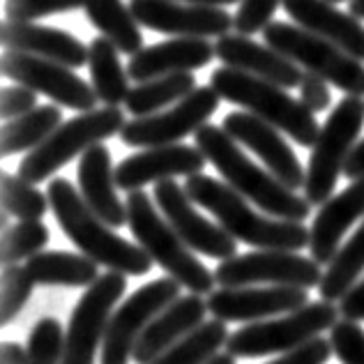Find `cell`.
Listing matches in <instances>:
<instances>
[{"label": "cell", "instance_id": "1", "mask_svg": "<svg viewBox=\"0 0 364 364\" xmlns=\"http://www.w3.org/2000/svg\"><path fill=\"white\" fill-rule=\"evenodd\" d=\"M55 222L63 233L79 247V252L92 258L97 265H104L111 272L143 277L152 270V258L141 245H134L120 237L113 226L97 217L85 203L81 191L70 180L55 178L46 189Z\"/></svg>", "mask_w": 364, "mask_h": 364}, {"label": "cell", "instance_id": "2", "mask_svg": "<svg viewBox=\"0 0 364 364\" xmlns=\"http://www.w3.org/2000/svg\"><path fill=\"white\" fill-rule=\"evenodd\" d=\"M194 141L205 159L222 173L226 185H231L240 196L256 203L265 215L286 219V222H304L311 215L309 200L295 194L267 168L254 164L237 148V141L224 132V127L208 122L194 134Z\"/></svg>", "mask_w": 364, "mask_h": 364}, {"label": "cell", "instance_id": "3", "mask_svg": "<svg viewBox=\"0 0 364 364\" xmlns=\"http://www.w3.org/2000/svg\"><path fill=\"white\" fill-rule=\"evenodd\" d=\"M187 196L217 217L224 231L245 245L258 249H282V252H302L311 242V228L302 222L263 217L249 208L247 198L231 185H224L210 176H191L185 182Z\"/></svg>", "mask_w": 364, "mask_h": 364}, {"label": "cell", "instance_id": "4", "mask_svg": "<svg viewBox=\"0 0 364 364\" xmlns=\"http://www.w3.org/2000/svg\"><path fill=\"white\" fill-rule=\"evenodd\" d=\"M210 85L219 97L237 104L245 111L254 113L256 118L289 134L302 148H314L318 141L321 127L316 122V116L300 100H293L282 85L263 81L240 70H231V67L215 70L210 76Z\"/></svg>", "mask_w": 364, "mask_h": 364}, {"label": "cell", "instance_id": "5", "mask_svg": "<svg viewBox=\"0 0 364 364\" xmlns=\"http://www.w3.org/2000/svg\"><path fill=\"white\" fill-rule=\"evenodd\" d=\"M124 205H127V226L132 228L134 240L146 249L148 256L161 270L168 277H173L189 293H213V286L217 284L215 272H210L198 261L187 242L176 233V228L166 222V217L157 213L146 191H129Z\"/></svg>", "mask_w": 364, "mask_h": 364}, {"label": "cell", "instance_id": "6", "mask_svg": "<svg viewBox=\"0 0 364 364\" xmlns=\"http://www.w3.org/2000/svg\"><path fill=\"white\" fill-rule=\"evenodd\" d=\"M124 124L127 122H124L120 107H104L79 113L76 118L63 122L42 146L28 152L18 164V176L37 185V182L51 178L65 164H70L74 157L83 155L85 150L120 134Z\"/></svg>", "mask_w": 364, "mask_h": 364}, {"label": "cell", "instance_id": "7", "mask_svg": "<svg viewBox=\"0 0 364 364\" xmlns=\"http://www.w3.org/2000/svg\"><path fill=\"white\" fill-rule=\"evenodd\" d=\"M364 127V102L362 97H343L321 127L318 141L311 148L309 166L304 180V198L311 205H323L330 200L343 173V166L355 150Z\"/></svg>", "mask_w": 364, "mask_h": 364}, {"label": "cell", "instance_id": "8", "mask_svg": "<svg viewBox=\"0 0 364 364\" xmlns=\"http://www.w3.org/2000/svg\"><path fill=\"white\" fill-rule=\"evenodd\" d=\"M339 309L332 302H309L298 311L272 321H256L235 330L226 341V353L233 358H263L272 353H291L316 339L323 330H332L339 321Z\"/></svg>", "mask_w": 364, "mask_h": 364}, {"label": "cell", "instance_id": "9", "mask_svg": "<svg viewBox=\"0 0 364 364\" xmlns=\"http://www.w3.org/2000/svg\"><path fill=\"white\" fill-rule=\"evenodd\" d=\"M263 37L267 46H272L295 65L304 67L309 74L321 76L323 81L337 85L339 90L353 97H364V65L332 42L304 28L282 21L267 26Z\"/></svg>", "mask_w": 364, "mask_h": 364}, {"label": "cell", "instance_id": "10", "mask_svg": "<svg viewBox=\"0 0 364 364\" xmlns=\"http://www.w3.org/2000/svg\"><path fill=\"white\" fill-rule=\"evenodd\" d=\"M127 279L120 272H107L85 289L81 300L76 302L65 330L63 364H95L97 350L104 346L111 314L120 302Z\"/></svg>", "mask_w": 364, "mask_h": 364}, {"label": "cell", "instance_id": "11", "mask_svg": "<svg viewBox=\"0 0 364 364\" xmlns=\"http://www.w3.org/2000/svg\"><path fill=\"white\" fill-rule=\"evenodd\" d=\"M180 289L182 286L173 277H161L129 295L111 314L104 346L100 350V364H129L141 334L155 321V316L180 298Z\"/></svg>", "mask_w": 364, "mask_h": 364}, {"label": "cell", "instance_id": "12", "mask_svg": "<svg viewBox=\"0 0 364 364\" xmlns=\"http://www.w3.org/2000/svg\"><path fill=\"white\" fill-rule=\"evenodd\" d=\"M321 263L298 252H282V249H261V252L233 256L215 267V282L224 289L267 284L300 286L309 291L321 286Z\"/></svg>", "mask_w": 364, "mask_h": 364}, {"label": "cell", "instance_id": "13", "mask_svg": "<svg viewBox=\"0 0 364 364\" xmlns=\"http://www.w3.org/2000/svg\"><path fill=\"white\" fill-rule=\"evenodd\" d=\"M0 70H3V76H7V79L21 83L35 92L46 95V97L58 102L65 109L81 113L97 109V92L81 76H76L72 67L40 58V55L7 51L3 55V63H0Z\"/></svg>", "mask_w": 364, "mask_h": 364}, {"label": "cell", "instance_id": "14", "mask_svg": "<svg viewBox=\"0 0 364 364\" xmlns=\"http://www.w3.org/2000/svg\"><path fill=\"white\" fill-rule=\"evenodd\" d=\"M219 95L213 85L196 88L194 92L182 102L173 104V109L155 116L134 118L120 132V139L124 146L132 148H159L171 146L180 139L196 134L203 124H208L210 116L219 107Z\"/></svg>", "mask_w": 364, "mask_h": 364}, {"label": "cell", "instance_id": "15", "mask_svg": "<svg viewBox=\"0 0 364 364\" xmlns=\"http://www.w3.org/2000/svg\"><path fill=\"white\" fill-rule=\"evenodd\" d=\"M152 198L159 205L161 215L166 217V222L176 228V233L187 242L191 252L219 258V261L235 256V237L228 235L222 226L208 222L203 215H198L194 210V200L187 196L185 187H180L173 178L155 182Z\"/></svg>", "mask_w": 364, "mask_h": 364}, {"label": "cell", "instance_id": "16", "mask_svg": "<svg viewBox=\"0 0 364 364\" xmlns=\"http://www.w3.org/2000/svg\"><path fill=\"white\" fill-rule=\"evenodd\" d=\"M309 304V291L300 286H240L217 289L208 295V311L224 323H256L291 314Z\"/></svg>", "mask_w": 364, "mask_h": 364}, {"label": "cell", "instance_id": "17", "mask_svg": "<svg viewBox=\"0 0 364 364\" xmlns=\"http://www.w3.org/2000/svg\"><path fill=\"white\" fill-rule=\"evenodd\" d=\"M129 9L139 26L178 37H224L233 28V16L222 7L187 5L178 0H132Z\"/></svg>", "mask_w": 364, "mask_h": 364}, {"label": "cell", "instance_id": "18", "mask_svg": "<svg viewBox=\"0 0 364 364\" xmlns=\"http://www.w3.org/2000/svg\"><path fill=\"white\" fill-rule=\"evenodd\" d=\"M224 132L237 143H242L245 148H249L254 155L261 157L265 168L270 173L282 180L286 187L298 191L304 189L306 173L300 166V159L295 157L293 148L282 139V134L272 124H267L265 120L256 118L249 111H233L228 113L222 122Z\"/></svg>", "mask_w": 364, "mask_h": 364}, {"label": "cell", "instance_id": "19", "mask_svg": "<svg viewBox=\"0 0 364 364\" xmlns=\"http://www.w3.org/2000/svg\"><path fill=\"white\" fill-rule=\"evenodd\" d=\"M208 164L198 148L171 143V146L148 148L136 155L124 157L116 166V185L124 191H136L150 182L171 180L176 176H198Z\"/></svg>", "mask_w": 364, "mask_h": 364}, {"label": "cell", "instance_id": "20", "mask_svg": "<svg viewBox=\"0 0 364 364\" xmlns=\"http://www.w3.org/2000/svg\"><path fill=\"white\" fill-rule=\"evenodd\" d=\"M215 55L224 67L240 70L263 81L282 85V88H300L304 74L300 65H295L279 51L267 44H256L247 35H224L215 44Z\"/></svg>", "mask_w": 364, "mask_h": 364}, {"label": "cell", "instance_id": "21", "mask_svg": "<svg viewBox=\"0 0 364 364\" xmlns=\"http://www.w3.org/2000/svg\"><path fill=\"white\" fill-rule=\"evenodd\" d=\"M0 42L7 46V51L40 55V58L55 60L72 70H79L88 63V46L79 37L35 21H3Z\"/></svg>", "mask_w": 364, "mask_h": 364}, {"label": "cell", "instance_id": "22", "mask_svg": "<svg viewBox=\"0 0 364 364\" xmlns=\"http://www.w3.org/2000/svg\"><path fill=\"white\" fill-rule=\"evenodd\" d=\"M282 5L300 28L332 42L355 60L364 63V26L360 18L339 12L330 0H282Z\"/></svg>", "mask_w": 364, "mask_h": 364}, {"label": "cell", "instance_id": "23", "mask_svg": "<svg viewBox=\"0 0 364 364\" xmlns=\"http://www.w3.org/2000/svg\"><path fill=\"white\" fill-rule=\"evenodd\" d=\"M360 219H364V176L321 205L311 224L309 249L314 261L328 265L337 256L343 235Z\"/></svg>", "mask_w": 364, "mask_h": 364}, {"label": "cell", "instance_id": "24", "mask_svg": "<svg viewBox=\"0 0 364 364\" xmlns=\"http://www.w3.org/2000/svg\"><path fill=\"white\" fill-rule=\"evenodd\" d=\"M205 314H210L208 302L200 295L189 293L185 298H178L159 316H155V321L141 334L132 360L136 364H150L157 360L161 353H166L171 346H176L178 341L194 332L198 325H203Z\"/></svg>", "mask_w": 364, "mask_h": 364}, {"label": "cell", "instance_id": "25", "mask_svg": "<svg viewBox=\"0 0 364 364\" xmlns=\"http://www.w3.org/2000/svg\"><path fill=\"white\" fill-rule=\"evenodd\" d=\"M217 58L215 46L200 37H176V40L161 42L139 51L129 58L127 74L136 83H146L152 79L178 72H194L205 67Z\"/></svg>", "mask_w": 364, "mask_h": 364}, {"label": "cell", "instance_id": "26", "mask_svg": "<svg viewBox=\"0 0 364 364\" xmlns=\"http://www.w3.org/2000/svg\"><path fill=\"white\" fill-rule=\"evenodd\" d=\"M76 178H79L81 196L95 215L102 217L113 228L127 224V205L116 194V171H113L111 152L107 146L97 143L83 152L79 168H76Z\"/></svg>", "mask_w": 364, "mask_h": 364}, {"label": "cell", "instance_id": "27", "mask_svg": "<svg viewBox=\"0 0 364 364\" xmlns=\"http://www.w3.org/2000/svg\"><path fill=\"white\" fill-rule=\"evenodd\" d=\"M35 286H67V289H90L100 279L97 263L85 254L42 252L26 261Z\"/></svg>", "mask_w": 364, "mask_h": 364}, {"label": "cell", "instance_id": "28", "mask_svg": "<svg viewBox=\"0 0 364 364\" xmlns=\"http://www.w3.org/2000/svg\"><path fill=\"white\" fill-rule=\"evenodd\" d=\"M83 9L88 21L97 28L102 37L116 44L120 53L134 58L139 51H143V35L139 31V23L122 0H88Z\"/></svg>", "mask_w": 364, "mask_h": 364}, {"label": "cell", "instance_id": "29", "mask_svg": "<svg viewBox=\"0 0 364 364\" xmlns=\"http://www.w3.org/2000/svg\"><path fill=\"white\" fill-rule=\"evenodd\" d=\"M120 51L107 37H95L88 46L92 88L104 107H120L129 95V74L120 63Z\"/></svg>", "mask_w": 364, "mask_h": 364}, {"label": "cell", "instance_id": "30", "mask_svg": "<svg viewBox=\"0 0 364 364\" xmlns=\"http://www.w3.org/2000/svg\"><path fill=\"white\" fill-rule=\"evenodd\" d=\"M63 124V111L53 104L37 107L16 120H7L0 132V152L12 157L18 152H31L51 136Z\"/></svg>", "mask_w": 364, "mask_h": 364}, {"label": "cell", "instance_id": "31", "mask_svg": "<svg viewBox=\"0 0 364 364\" xmlns=\"http://www.w3.org/2000/svg\"><path fill=\"white\" fill-rule=\"evenodd\" d=\"M194 90H196V76L191 72L166 74L132 88L127 100H124V107H127V111L134 118L155 116L161 109L189 97Z\"/></svg>", "mask_w": 364, "mask_h": 364}, {"label": "cell", "instance_id": "32", "mask_svg": "<svg viewBox=\"0 0 364 364\" xmlns=\"http://www.w3.org/2000/svg\"><path fill=\"white\" fill-rule=\"evenodd\" d=\"M364 272V219L353 233L350 240L339 247L337 256L328 263V270L323 272L318 286V295L325 302H341L353 286L358 284L360 274Z\"/></svg>", "mask_w": 364, "mask_h": 364}, {"label": "cell", "instance_id": "33", "mask_svg": "<svg viewBox=\"0 0 364 364\" xmlns=\"http://www.w3.org/2000/svg\"><path fill=\"white\" fill-rule=\"evenodd\" d=\"M228 337L231 334L226 330V323L213 318L198 325L194 332L178 341L176 346H171L166 353H161L150 364H205L217 355L219 348L226 346Z\"/></svg>", "mask_w": 364, "mask_h": 364}, {"label": "cell", "instance_id": "34", "mask_svg": "<svg viewBox=\"0 0 364 364\" xmlns=\"http://www.w3.org/2000/svg\"><path fill=\"white\" fill-rule=\"evenodd\" d=\"M0 185H3V210L18 222H42L46 210L51 208L49 196H44L40 189L33 187V182L21 176L3 173Z\"/></svg>", "mask_w": 364, "mask_h": 364}, {"label": "cell", "instance_id": "35", "mask_svg": "<svg viewBox=\"0 0 364 364\" xmlns=\"http://www.w3.org/2000/svg\"><path fill=\"white\" fill-rule=\"evenodd\" d=\"M49 240L51 235L44 222H18L9 226L3 233V245H0L3 267L31 261L33 256L42 254V249L49 245Z\"/></svg>", "mask_w": 364, "mask_h": 364}, {"label": "cell", "instance_id": "36", "mask_svg": "<svg viewBox=\"0 0 364 364\" xmlns=\"http://www.w3.org/2000/svg\"><path fill=\"white\" fill-rule=\"evenodd\" d=\"M28 364H63L65 332L53 316L37 321L28 337Z\"/></svg>", "mask_w": 364, "mask_h": 364}, {"label": "cell", "instance_id": "37", "mask_svg": "<svg viewBox=\"0 0 364 364\" xmlns=\"http://www.w3.org/2000/svg\"><path fill=\"white\" fill-rule=\"evenodd\" d=\"M33 289L35 282L26 263L3 267V295H0V325L3 328L21 314L26 302L31 300Z\"/></svg>", "mask_w": 364, "mask_h": 364}, {"label": "cell", "instance_id": "38", "mask_svg": "<svg viewBox=\"0 0 364 364\" xmlns=\"http://www.w3.org/2000/svg\"><path fill=\"white\" fill-rule=\"evenodd\" d=\"M88 0H5L7 21H35L51 14L72 12L85 7Z\"/></svg>", "mask_w": 364, "mask_h": 364}, {"label": "cell", "instance_id": "39", "mask_svg": "<svg viewBox=\"0 0 364 364\" xmlns=\"http://www.w3.org/2000/svg\"><path fill=\"white\" fill-rule=\"evenodd\" d=\"M330 343L341 364H364V330L360 323L337 321L330 330Z\"/></svg>", "mask_w": 364, "mask_h": 364}, {"label": "cell", "instance_id": "40", "mask_svg": "<svg viewBox=\"0 0 364 364\" xmlns=\"http://www.w3.org/2000/svg\"><path fill=\"white\" fill-rule=\"evenodd\" d=\"M282 5V0H242L240 9L233 16V28L237 35H256L263 33L272 21L277 7Z\"/></svg>", "mask_w": 364, "mask_h": 364}, {"label": "cell", "instance_id": "41", "mask_svg": "<svg viewBox=\"0 0 364 364\" xmlns=\"http://www.w3.org/2000/svg\"><path fill=\"white\" fill-rule=\"evenodd\" d=\"M37 104V92L26 85H7L0 90V116L3 120H16L31 113Z\"/></svg>", "mask_w": 364, "mask_h": 364}, {"label": "cell", "instance_id": "42", "mask_svg": "<svg viewBox=\"0 0 364 364\" xmlns=\"http://www.w3.org/2000/svg\"><path fill=\"white\" fill-rule=\"evenodd\" d=\"M330 355H332V343L316 337L291 353H282V358L267 364H328Z\"/></svg>", "mask_w": 364, "mask_h": 364}, {"label": "cell", "instance_id": "43", "mask_svg": "<svg viewBox=\"0 0 364 364\" xmlns=\"http://www.w3.org/2000/svg\"><path fill=\"white\" fill-rule=\"evenodd\" d=\"M300 102L304 104L311 113H321L330 107L332 92L328 88V81H323L316 74H304V79L300 83Z\"/></svg>", "mask_w": 364, "mask_h": 364}, {"label": "cell", "instance_id": "44", "mask_svg": "<svg viewBox=\"0 0 364 364\" xmlns=\"http://www.w3.org/2000/svg\"><path fill=\"white\" fill-rule=\"evenodd\" d=\"M339 314H341V318H346V321H355V323H362L364 321V279L358 282L341 298V302H339Z\"/></svg>", "mask_w": 364, "mask_h": 364}, {"label": "cell", "instance_id": "45", "mask_svg": "<svg viewBox=\"0 0 364 364\" xmlns=\"http://www.w3.org/2000/svg\"><path fill=\"white\" fill-rule=\"evenodd\" d=\"M0 364H28V348L16 341H5L0 346Z\"/></svg>", "mask_w": 364, "mask_h": 364}, {"label": "cell", "instance_id": "46", "mask_svg": "<svg viewBox=\"0 0 364 364\" xmlns=\"http://www.w3.org/2000/svg\"><path fill=\"white\" fill-rule=\"evenodd\" d=\"M343 176L350 178V180H358L364 176V139L355 146V150L350 152V157L343 166Z\"/></svg>", "mask_w": 364, "mask_h": 364}, {"label": "cell", "instance_id": "47", "mask_svg": "<svg viewBox=\"0 0 364 364\" xmlns=\"http://www.w3.org/2000/svg\"><path fill=\"white\" fill-rule=\"evenodd\" d=\"M187 5H200V7H222V5H233L240 0H185Z\"/></svg>", "mask_w": 364, "mask_h": 364}, {"label": "cell", "instance_id": "48", "mask_svg": "<svg viewBox=\"0 0 364 364\" xmlns=\"http://www.w3.org/2000/svg\"><path fill=\"white\" fill-rule=\"evenodd\" d=\"M348 14H353L355 18H360V21H364V0H350Z\"/></svg>", "mask_w": 364, "mask_h": 364}, {"label": "cell", "instance_id": "49", "mask_svg": "<svg viewBox=\"0 0 364 364\" xmlns=\"http://www.w3.org/2000/svg\"><path fill=\"white\" fill-rule=\"evenodd\" d=\"M235 360L237 358H233L231 353H217V355L205 364H235Z\"/></svg>", "mask_w": 364, "mask_h": 364}, {"label": "cell", "instance_id": "50", "mask_svg": "<svg viewBox=\"0 0 364 364\" xmlns=\"http://www.w3.org/2000/svg\"><path fill=\"white\" fill-rule=\"evenodd\" d=\"M330 3L332 5H339V3H343V0H330ZM348 3H350V0H348Z\"/></svg>", "mask_w": 364, "mask_h": 364}]
</instances>
